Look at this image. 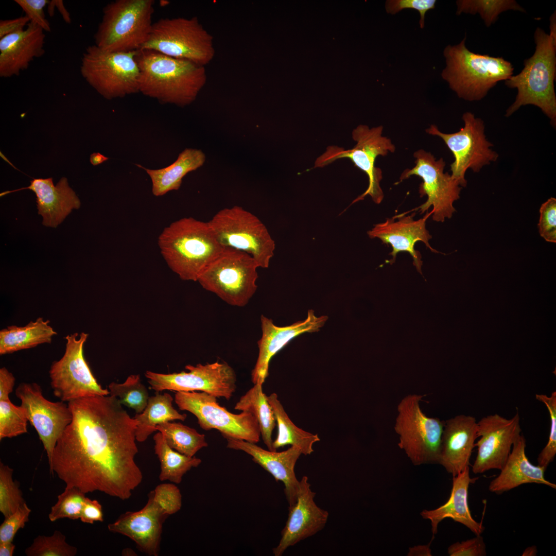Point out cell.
<instances>
[{"label": "cell", "mask_w": 556, "mask_h": 556, "mask_svg": "<svg viewBox=\"0 0 556 556\" xmlns=\"http://www.w3.org/2000/svg\"><path fill=\"white\" fill-rule=\"evenodd\" d=\"M72 420L59 438L49 462L66 486L125 500L142 482L135 461L137 421L118 398L94 395L72 401Z\"/></svg>", "instance_id": "6da1fadb"}, {"label": "cell", "mask_w": 556, "mask_h": 556, "mask_svg": "<svg viewBox=\"0 0 556 556\" xmlns=\"http://www.w3.org/2000/svg\"><path fill=\"white\" fill-rule=\"evenodd\" d=\"M139 92L162 103L183 107L193 102L205 85V66L160 52L141 49L135 56Z\"/></svg>", "instance_id": "7a4b0ae2"}, {"label": "cell", "mask_w": 556, "mask_h": 556, "mask_svg": "<svg viewBox=\"0 0 556 556\" xmlns=\"http://www.w3.org/2000/svg\"><path fill=\"white\" fill-rule=\"evenodd\" d=\"M161 253L170 269L184 281H197L225 248L208 221L184 217L164 228L158 238Z\"/></svg>", "instance_id": "3957f363"}, {"label": "cell", "mask_w": 556, "mask_h": 556, "mask_svg": "<svg viewBox=\"0 0 556 556\" xmlns=\"http://www.w3.org/2000/svg\"><path fill=\"white\" fill-rule=\"evenodd\" d=\"M533 37L534 54L524 60V67L519 74L505 81L507 86L517 91L516 99L507 110L506 116L511 115L523 106L532 105L540 108L555 126L556 39L538 27Z\"/></svg>", "instance_id": "277c9868"}, {"label": "cell", "mask_w": 556, "mask_h": 556, "mask_svg": "<svg viewBox=\"0 0 556 556\" xmlns=\"http://www.w3.org/2000/svg\"><path fill=\"white\" fill-rule=\"evenodd\" d=\"M466 37L443 50L446 66L442 78L459 98L472 101L483 98L496 84L513 75L514 67L500 57L476 54L465 45Z\"/></svg>", "instance_id": "5b68a950"}, {"label": "cell", "mask_w": 556, "mask_h": 556, "mask_svg": "<svg viewBox=\"0 0 556 556\" xmlns=\"http://www.w3.org/2000/svg\"><path fill=\"white\" fill-rule=\"evenodd\" d=\"M153 0H116L105 6L94 35L95 45L104 50L140 49L152 29Z\"/></svg>", "instance_id": "8992f818"}, {"label": "cell", "mask_w": 556, "mask_h": 556, "mask_svg": "<svg viewBox=\"0 0 556 556\" xmlns=\"http://www.w3.org/2000/svg\"><path fill=\"white\" fill-rule=\"evenodd\" d=\"M259 266L248 253L225 248L205 269L197 282L227 304L246 305L257 289Z\"/></svg>", "instance_id": "52a82bcc"}, {"label": "cell", "mask_w": 556, "mask_h": 556, "mask_svg": "<svg viewBox=\"0 0 556 556\" xmlns=\"http://www.w3.org/2000/svg\"><path fill=\"white\" fill-rule=\"evenodd\" d=\"M141 49L155 50L203 66L215 55L213 37L196 16L159 20L153 23L148 39Z\"/></svg>", "instance_id": "ba28073f"}, {"label": "cell", "mask_w": 556, "mask_h": 556, "mask_svg": "<svg viewBox=\"0 0 556 556\" xmlns=\"http://www.w3.org/2000/svg\"><path fill=\"white\" fill-rule=\"evenodd\" d=\"M137 51L113 52L101 49L95 44L89 46L81 58L80 73L107 99L139 93Z\"/></svg>", "instance_id": "9c48e42d"}, {"label": "cell", "mask_w": 556, "mask_h": 556, "mask_svg": "<svg viewBox=\"0 0 556 556\" xmlns=\"http://www.w3.org/2000/svg\"><path fill=\"white\" fill-rule=\"evenodd\" d=\"M424 395L409 394L397 405L394 430L399 436L398 445L413 464L439 462L445 421L427 416L420 402Z\"/></svg>", "instance_id": "30bf717a"}, {"label": "cell", "mask_w": 556, "mask_h": 556, "mask_svg": "<svg viewBox=\"0 0 556 556\" xmlns=\"http://www.w3.org/2000/svg\"><path fill=\"white\" fill-rule=\"evenodd\" d=\"M208 223L222 246L248 253L259 267H269L274 255L275 242L265 224L255 215L235 205L220 210Z\"/></svg>", "instance_id": "8fae6325"}, {"label": "cell", "mask_w": 556, "mask_h": 556, "mask_svg": "<svg viewBox=\"0 0 556 556\" xmlns=\"http://www.w3.org/2000/svg\"><path fill=\"white\" fill-rule=\"evenodd\" d=\"M383 129L381 126L371 129L366 125L358 126L352 132V138L356 142L353 148L345 150L336 146H328L315 161V168L323 167L338 159L349 158L367 174L368 187L352 204L363 200L367 195H370L376 204L381 203L384 198L380 186L382 171L375 166V160L379 155L385 156L389 152H393L395 147L390 139L382 136Z\"/></svg>", "instance_id": "7c38bea8"}, {"label": "cell", "mask_w": 556, "mask_h": 556, "mask_svg": "<svg viewBox=\"0 0 556 556\" xmlns=\"http://www.w3.org/2000/svg\"><path fill=\"white\" fill-rule=\"evenodd\" d=\"M175 402L181 410L187 411L198 419L205 430H218L226 438L257 443L260 431L255 416L250 412L234 414L219 405L217 397L204 392H177Z\"/></svg>", "instance_id": "4fadbf2b"}, {"label": "cell", "mask_w": 556, "mask_h": 556, "mask_svg": "<svg viewBox=\"0 0 556 556\" xmlns=\"http://www.w3.org/2000/svg\"><path fill=\"white\" fill-rule=\"evenodd\" d=\"M88 334L77 333L67 335L64 355L54 361L49 370L50 385L55 396L62 402L94 395H109L97 383L83 354Z\"/></svg>", "instance_id": "5bb4252c"}, {"label": "cell", "mask_w": 556, "mask_h": 556, "mask_svg": "<svg viewBox=\"0 0 556 556\" xmlns=\"http://www.w3.org/2000/svg\"><path fill=\"white\" fill-rule=\"evenodd\" d=\"M462 119L464 126L457 132L443 133L434 125L426 132L444 141L454 157L450 165L451 177L459 186L465 187L464 177L468 168L478 172L483 166L497 160L498 155L490 148L493 145L485 138L484 123L480 118L467 112L463 114Z\"/></svg>", "instance_id": "9a60e30c"}, {"label": "cell", "mask_w": 556, "mask_h": 556, "mask_svg": "<svg viewBox=\"0 0 556 556\" xmlns=\"http://www.w3.org/2000/svg\"><path fill=\"white\" fill-rule=\"evenodd\" d=\"M187 372L163 374L147 371L145 375L156 392L165 390L176 392L200 391L229 400L236 389V375L225 362L185 366Z\"/></svg>", "instance_id": "2e32d148"}, {"label": "cell", "mask_w": 556, "mask_h": 556, "mask_svg": "<svg viewBox=\"0 0 556 556\" xmlns=\"http://www.w3.org/2000/svg\"><path fill=\"white\" fill-rule=\"evenodd\" d=\"M415 166L405 170L400 177V181L411 176L421 178L423 182L419 187L422 197L427 196V201L416 208L423 214L432 206V219L437 222H444L450 218L456 211L454 201L460 198L461 187L453 179L451 175L444 172L445 162L442 158L436 160L430 152L423 149L415 151Z\"/></svg>", "instance_id": "e0dca14e"}, {"label": "cell", "mask_w": 556, "mask_h": 556, "mask_svg": "<svg viewBox=\"0 0 556 556\" xmlns=\"http://www.w3.org/2000/svg\"><path fill=\"white\" fill-rule=\"evenodd\" d=\"M15 395L38 433L49 463L59 438L72 421L70 408L62 401L52 402L46 399L41 386L34 383H21Z\"/></svg>", "instance_id": "ac0fdd59"}, {"label": "cell", "mask_w": 556, "mask_h": 556, "mask_svg": "<svg viewBox=\"0 0 556 556\" xmlns=\"http://www.w3.org/2000/svg\"><path fill=\"white\" fill-rule=\"evenodd\" d=\"M519 421L518 412H516L510 419L495 413L477 422L479 439L475 443L477 454L472 465L474 474L502 468L514 442L521 435Z\"/></svg>", "instance_id": "d6986e66"}, {"label": "cell", "mask_w": 556, "mask_h": 556, "mask_svg": "<svg viewBox=\"0 0 556 556\" xmlns=\"http://www.w3.org/2000/svg\"><path fill=\"white\" fill-rule=\"evenodd\" d=\"M308 477H302L295 504L288 508V516L281 532V538L273 549L275 556H281L286 550L300 541L310 537L325 527L328 512L319 507L314 498Z\"/></svg>", "instance_id": "ffe728a7"}, {"label": "cell", "mask_w": 556, "mask_h": 556, "mask_svg": "<svg viewBox=\"0 0 556 556\" xmlns=\"http://www.w3.org/2000/svg\"><path fill=\"white\" fill-rule=\"evenodd\" d=\"M327 319V316L317 317L312 309H309L305 320L288 326H278L271 319L262 315V333L260 339L257 341L258 357L251 372V381L253 384L263 385L268 376L271 359L291 339L306 332L319 331Z\"/></svg>", "instance_id": "44dd1931"}, {"label": "cell", "mask_w": 556, "mask_h": 556, "mask_svg": "<svg viewBox=\"0 0 556 556\" xmlns=\"http://www.w3.org/2000/svg\"><path fill=\"white\" fill-rule=\"evenodd\" d=\"M415 214L413 213L408 216H405V214L396 215L394 217L397 219L396 221H395L394 217L387 218L385 222L375 225L367 233L370 238H379L383 243L391 246L392 251L390 255L392 258L389 261L390 264L395 262L398 252H407L413 258V265L418 271L422 274V256L420 252L414 249L415 244L421 241L431 251H438L429 245V240L431 238V236L426 228V221L432 215L431 211L429 213H427L423 218L418 220L413 219Z\"/></svg>", "instance_id": "7402d4cb"}, {"label": "cell", "mask_w": 556, "mask_h": 556, "mask_svg": "<svg viewBox=\"0 0 556 556\" xmlns=\"http://www.w3.org/2000/svg\"><path fill=\"white\" fill-rule=\"evenodd\" d=\"M168 517L149 493L148 501L142 509L122 514L108 528L112 532L128 537L142 552L157 556L163 525Z\"/></svg>", "instance_id": "603a6c76"}, {"label": "cell", "mask_w": 556, "mask_h": 556, "mask_svg": "<svg viewBox=\"0 0 556 556\" xmlns=\"http://www.w3.org/2000/svg\"><path fill=\"white\" fill-rule=\"evenodd\" d=\"M227 447L241 450L251 456L253 461L269 472L276 481L284 485V493L289 505L293 506L297 501L300 488V481L297 478L294 467L300 456L301 449L291 446L286 450L277 452L265 450L255 443L242 440L228 439Z\"/></svg>", "instance_id": "cb8c5ba5"}, {"label": "cell", "mask_w": 556, "mask_h": 556, "mask_svg": "<svg viewBox=\"0 0 556 556\" xmlns=\"http://www.w3.org/2000/svg\"><path fill=\"white\" fill-rule=\"evenodd\" d=\"M477 432L474 416L461 414L445 421L438 464L453 476L469 467Z\"/></svg>", "instance_id": "d4e9b609"}, {"label": "cell", "mask_w": 556, "mask_h": 556, "mask_svg": "<svg viewBox=\"0 0 556 556\" xmlns=\"http://www.w3.org/2000/svg\"><path fill=\"white\" fill-rule=\"evenodd\" d=\"M44 30L30 21L22 31L0 39V77L18 76L36 58L42 56L45 34Z\"/></svg>", "instance_id": "484cf974"}, {"label": "cell", "mask_w": 556, "mask_h": 556, "mask_svg": "<svg viewBox=\"0 0 556 556\" xmlns=\"http://www.w3.org/2000/svg\"><path fill=\"white\" fill-rule=\"evenodd\" d=\"M23 189H30L35 193L38 214L42 216V224L46 227L56 228L73 209L80 207L79 199L69 186L65 177H62L56 185H54L52 178L33 179L28 186L6 191L1 193L0 196Z\"/></svg>", "instance_id": "4316f807"}, {"label": "cell", "mask_w": 556, "mask_h": 556, "mask_svg": "<svg viewBox=\"0 0 556 556\" xmlns=\"http://www.w3.org/2000/svg\"><path fill=\"white\" fill-rule=\"evenodd\" d=\"M526 441L522 434L514 442L500 474L490 483L489 490L497 494L526 483H538L556 489V484L545 478L546 468L532 464L525 453Z\"/></svg>", "instance_id": "83f0119b"}, {"label": "cell", "mask_w": 556, "mask_h": 556, "mask_svg": "<svg viewBox=\"0 0 556 556\" xmlns=\"http://www.w3.org/2000/svg\"><path fill=\"white\" fill-rule=\"evenodd\" d=\"M476 478L470 476V467L453 476V485L449 499L446 503L433 510H424L422 517L431 522L433 535L438 532L439 523L446 518L453 519L468 528L475 535H481L484 530L481 523L472 517L468 504V490L470 483Z\"/></svg>", "instance_id": "f1b7e54d"}, {"label": "cell", "mask_w": 556, "mask_h": 556, "mask_svg": "<svg viewBox=\"0 0 556 556\" xmlns=\"http://www.w3.org/2000/svg\"><path fill=\"white\" fill-rule=\"evenodd\" d=\"M205 161L204 153L199 149L186 148L170 165L159 169H149L139 164L150 177L152 182V193L155 196H162L167 193L178 190L182 179L188 173L201 167Z\"/></svg>", "instance_id": "f546056e"}, {"label": "cell", "mask_w": 556, "mask_h": 556, "mask_svg": "<svg viewBox=\"0 0 556 556\" xmlns=\"http://www.w3.org/2000/svg\"><path fill=\"white\" fill-rule=\"evenodd\" d=\"M57 333L49 321L39 317L24 326L11 325L0 331V354L4 355L50 343Z\"/></svg>", "instance_id": "4dcf8cb0"}, {"label": "cell", "mask_w": 556, "mask_h": 556, "mask_svg": "<svg viewBox=\"0 0 556 556\" xmlns=\"http://www.w3.org/2000/svg\"><path fill=\"white\" fill-rule=\"evenodd\" d=\"M173 398L168 393L156 392L149 396L143 411L136 413L133 418L137 421L135 437L137 441L143 442L154 431L157 425L174 420L184 421L187 415L181 414L172 406Z\"/></svg>", "instance_id": "1f68e13d"}, {"label": "cell", "mask_w": 556, "mask_h": 556, "mask_svg": "<svg viewBox=\"0 0 556 556\" xmlns=\"http://www.w3.org/2000/svg\"><path fill=\"white\" fill-rule=\"evenodd\" d=\"M267 399L274 411L278 429L277 437L273 441V450L291 445L299 447L303 455L311 454L314 444L320 440L318 435L297 427L289 418L275 393L267 396Z\"/></svg>", "instance_id": "d6a6232c"}, {"label": "cell", "mask_w": 556, "mask_h": 556, "mask_svg": "<svg viewBox=\"0 0 556 556\" xmlns=\"http://www.w3.org/2000/svg\"><path fill=\"white\" fill-rule=\"evenodd\" d=\"M262 385L255 384L239 401L234 407L235 410L251 412L259 424L260 435L264 443L270 450L273 448L272 431L275 425V418L267 396L263 392Z\"/></svg>", "instance_id": "836d02e7"}, {"label": "cell", "mask_w": 556, "mask_h": 556, "mask_svg": "<svg viewBox=\"0 0 556 556\" xmlns=\"http://www.w3.org/2000/svg\"><path fill=\"white\" fill-rule=\"evenodd\" d=\"M154 452L161 463L160 481L168 480L179 484L183 476L191 468L198 467L202 461L195 456L189 457L171 448L159 432L153 436Z\"/></svg>", "instance_id": "e575fe53"}, {"label": "cell", "mask_w": 556, "mask_h": 556, "mask_svg": "<svg viewBox=\"0 0 556 556\" xmlns=\"http://www.w3.org/2000/svg\"><path fill=\"white\" fill-rule=\"evenodd\" d=\"M155 429L162 434L171 448L187 456L193 457L208 446L204 434L181 423L165 422L157 425Z\"/></svg>", "instance_id": "d590c367"}, {"label": "cell", "mask_w": 556, "mask_h": 556, "mask_svg": "<svg viewBox=\"0 0 556 556\" xmlns=\"http://www.w3.org/2000/svg\"><path fill=\"white\" fill-rule=\"evenodd\" d=\"M456 4V14H478L488 27L495 23L503 12L510 10L526 11L514 0H459Z\"/></svg>", "instance_id": "8d00e7d4"}, {"label": "cell", "mask_w": 556, "mask_h": 556, "mask_svg": "<svg viewBox=\"0 0 556 556\" xmlns=\"http://www.w3.org/2000/svg\"><path fill=\"white\" fill-rule=\"evenodd\" d=\"M109 394L118 399L121 404L135 410L143 411L149 398L148 391L142 383L140 375H131L121 384L112 382L108 386Z\"/></svg>", "instance_id": "74e56055"}, {"label": "cell", "mask_w": 556, "mask_h": 556, "mask_svg": "<svg viewBox=\"0 0 556 556\" xmlns=\"http://www.w3.org/2000/svg\"><path fill=\"white\" fill-rule=\"evenodd\" d=\"M25 552L27 556H74L77 549L66 542L60 531L55 530L50 536H38Z\"/></svg>", "instance_id": "f35d334b"}, {"label": "cell", "mask_w": 556, "mask_h": 556, "mask_svg": "<svg viewBox=\"0 0 556 556\" xmlns=\"http://www.w3.org/2000/svg\"><path fill=\"white\" fill-rule=\"evenodd\" d=\"M13 470L0 463V511L7 517L25 503L19 484L12 478Z\"/></svg>", "instance_id": "ab89813d"}, {"label": "cell", "mask_w": 556, "mask_h": 556, "mask_svg": "<svg viewBox=\"0 0 556 556\" xmlns=\"http://www.w3.org/2000/svg\"><path fill=\"white\" fill-rule=\"evenodd\" d=\"M28 420L24 408L10 399L0 401V440L27 432Z\"/></svg>", "instance_id": "60d3db41"}, {"label": "cell", "mask_w": 556, "mask_h": 556, "mask_svg": "<svg viewBox=\"0 0 556 556\" xmlns=\"http://www.w3.org/2000/svg\"><path fill=\"white\" fill-rule=\"evenodd\" d=\"M85 494L78 488L66 486L64 491L58 496L57 502L51 508L48 514L49 520L54 522L63 518H80L86 498Z\"/></svg>", "instance_id": "b9f144b4"}, {"label": "cell", "mask_w": 556, "mask_h": 556, "mask_svg": "<svg viewBox=\"0 0 556 556\" xmlns=\"http://www.w3.org/2000/svg\"><path fill=\"white\" fill-rule=\"evenodd\" d=\"M535 398L542 402L547 407L549 412L550 425L548 442L537 457L538 465L547 468L553 461L556 455V392L553 391L550 396L536 394Z\"/></svg>", "instance_id": "7bdbcfd3"}, {"label": "cell", "mask_w": 556, "mask_h": 556, "mask_svg": "<svg viewBox=\"0 0 556 556\" xmlns=\"http://www.w3.org/2000/svg\"><path fill=\"white\" fill-rule=\"evenodd\" d=\"M150 494L167 516L178 512L182 507V495L174 483L158 485Z\"/></svg>", "instance_id": "ee69618b"}, {"label": "cell", "mask_w": 556, "mask_h": 556, "mask_svg": "<svg viewBox=\"0 0 556 556\" xmlns=\"http://www.w3.org/2000/svg\"><path fill=\"white\" fill-rule=\"evenodd\" d=\"M30 509L25 503L5 519L0 526V543L12 542L18 530L29 520Z\"/></svg>", "instance_id": "f6af8a7d"}, {"label": "cell", "mask_w": 556, "mask_h": 556, "mask_svg": "<svg viewBox=\"0 0 556 556\" xmlns=\"http://www.w3.org/2000/svg\"><path fill=\"white\" fill-rule=\"evenodd\" d=\"M538 223L540 234L550 242H556V199L551 197L543 203L540 209Z\"/></svg>", "instance_id": "bcb514c9"}, {"label": "cell", "mask_w": 556, "mask_h": 556, "mask_svg": "<svg viewBox=\"0 0 556 556\" xmlns=\"http://www.w3.org/2000/svg\"><path fill=\"white\" fill-rule=\"evenodd\" d=\"M435 0H388L385 3L386 12L394 15L404 9H413L419 11L420 15L419 25L423 28L426 13L435 7Z\"/></svg>", "instance_id": "7dc6e473"}, {"label": "cell", "mask_w": 556, "mask_h": 556, "mask_svg": "<svg viewBox=\"0 0 556 556\" xmlns=\"http://www.w3.org/2000/svg\"><path fill=\"white\" fill-rule=\"evenodd\" d=\"M14 2L21 7L30 21L39 26L44 31H51L50 24L45 18L44 11L49 1L15 0Z\"/></svg>", "instance_id": "c3c4849f"}, {"label": "cell", "mask_w": 556, "mask_h": 556, "mask_svg": "<svg viewBox=\"0 0 556 556\" xmlns=\"http://www.w3.org/2000/svg\"><path fill=\"white\" fill-rule=\"evenodd\" d=\"M447 552L450 556H485L486 546L482 536L476 535L472 538L451 544Z\"/></svg>", "instance_id": "681fc988"}, {"label": "cell", "mask_w": 556, "mask_h": 556, "mask_svg": "<svg viewBox=\"0 0 556 556\" xmlns=\"http://www.w3.org/2000/svg\"><path fill=\"white\" fill-rule=\"evenodd\" d=\"M80 519L84 523L91 524L95 522H103V512L101 504L97 500L86 497Z\"/></svg>", "instance_id": "f907efd6"}, {"label": "cell", "mask_w": 556, "mask_h": 556, "mask_svg": "<svg viewBox=\"0 0 556 556\" xmlns=\"http://www.w3.org/2000/svg\"><path fill=\"white\" fill-rule=\"evenodd\" d=\"M30 22L29 18L26 15L13 19L1 20L0 39L7 35L23 30Z\"/></svg>", "instance_id": "816d5d0a"}, {"label": "cell", "mask_w": 556, "mask_h": 556, "mask_svg": "<svg viewBox=\"0 0 556 556\" xmlns=\"http://www.w3.org/2000/svg\"><path fill=\"white\" fill-rule=\"evenodd\" d=\"M15 381V377L7 369H0V401L10 399L9 394L13 391Z\"/></svg>", "instance_id": "f5cc1de1"}, {"label": "cell", "mask_w": 556, "mask_h": 556, "mask_svg": "<svg viewBox=\"0 0 556 556\" xmlns=\"http://www.w3.org/2000/svg\"><path fill=\"white\" fill-rule=\"evenodd\" d=\"M430 544L424 545H418L410 547L407 554L408 556H431V550Z\"/></svg>", "instance_id": "db71d44e"}, {"label": "cell", "mask_w": 556, "mask_h": 556, "mask_svg": "<svg viewBox=\"0 0 556 556\" xmlns=\"http://www.w3.org/2000/svg\"><path fill=\"white\" fill-rule=\"evenodd\" d=\"M15 548L12 542L0 543V556H12Z\"/></svg>", "instance_id": "11a10c76"}, {"label": "cell", "mask_w": 556, "mask_h": 556, "mask_svg": "<svg viewBox=\"0 0 556 556\" xmlns=\"http://www.w3.org/2000/svg\"><path fill=\"white\" fill-rule=\"evenodd\" d=\"M56 7L61 14L64 21L66 23H71L70 14L65 8L63 2L62 0H56Z\"/></svg>", "instance_id": "9f6ffc18"}, {"label": "cell", "mask_w": 556, "mask_h": 556, "mask_svg": "<svg viewBox=\"0 0 556 556\" xmlns=\"http://www.w3.org/2000/svg\"><path fill=\"white\" fill-rule=\"evenodd\" d=\"M108 159V158L99 152H94L91 155L90 161L93 165L96 166L102 163Z\"/></svg>", "instance_id": "6f0895ef"}, {"label": "cell", "mask_w": 556, "mask_h": 556, "mask_svg": "<svg viewBox=\"0 0 556 556\" xmlns=\"http://www.w3.org/2000/svg\"><path fill=\"white\" fill-rule=\"evenodd\" d=\"M550 33L549 34L554 39H556V14L555 11L550 17Z\"/></svg>", "instance_id": "680465c9"}, {"label": "cell", "mask_w": 556, "mask_h": 556, "mask_svg": "<svg viewBox=\"0 0 556 556\" xmlns=\"http://www.w3.org/2000/svg\"><path fill=\"white\" fill-rule=\"evenodd\" d=\"M537 553V547L535 546L528 547L524 551L523 556H535Z\"/></svg>", "instance_id": "91938a15"}, {"label": "cell", "mask_w": 556, "mask_h": 556, "mask_svg": "<svg viewBox=\"0 0 556 556\" xmlns=\"http://www.w3.org/2000/svg\"><path fill=\"white\" fill-rule=\"evenodd\" d=\"M48 12L50 16H53L54 15L55 9L56 7V0H52L49 2L48 5Z\"/></svg>", "instance_id": "94428289"}]
</instances>
